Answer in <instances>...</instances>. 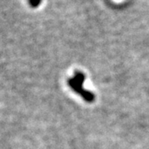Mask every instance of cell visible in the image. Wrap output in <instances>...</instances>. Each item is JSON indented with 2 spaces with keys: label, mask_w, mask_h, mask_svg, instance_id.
Wrapping results in <instances>:
<instances>
[{
  "label": "cell",
  "mask_w": 149,
  "mask_h": 149,
  "mask_svg": "<svg viewBox=\"0 0 149 149\" xmlns=\"http://www.w3.org/2000/svg\"><path fill=\"white\" fill-rule=\"evenodd\" d=\"M28 1H29L30 5L33 7V8L38 7V6L41 4V2H42V0H28Z\"/></svg>",
  "instance_id": "7a4b0ae2"
},
{
  "label": "cell",
  "mask_w": 149,
  "mask_h": 149,
  "mask_svg": "<svg viewBox=\"0 0 149 149\" xmlns=\"http://www.w3.org/2000/svg\"><path fill=\"white\" fill-rule=\"evenodd\" d=\"M85 80V75L80 71H75L73 77L68 80L70 87L77 94H79L85 101L92 102L95 100V95L91 91H88L83 88V83Z\"/></svg>",
  "instance_id": "6da1fadb"
}]
</instances>
